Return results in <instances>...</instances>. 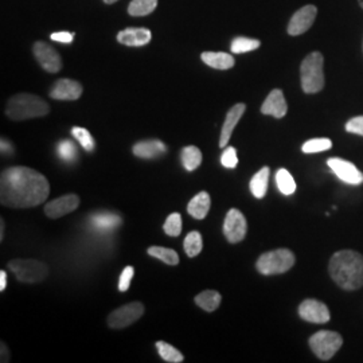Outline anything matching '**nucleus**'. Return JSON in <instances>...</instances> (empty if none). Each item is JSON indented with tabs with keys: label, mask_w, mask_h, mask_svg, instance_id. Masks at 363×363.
Masks as SVG:
<instances>
[{
	"label": "nucleus",
	"mask_w": 363,
	"mask_h": 363,
	"mask_svg": "<svg viewBox=\"0 0 363 363\" xmlns=\"http://www.w3.org/2000/svg\"><path fill=\"white\" fill-rule=\"evenodd\" d=\"M49 194V182L35 169L18 166L1 172L0 202L6 208H34L43 203Z\"/></svg>",
	"instance_id": "f257e3e1"
},
{
	"label": "nucleus",
	"mask_w": 363,
	"mask_h": 363,
	"mask_svg": "<svg viewBox=\"0 0 363 363\" xmlns=\"http://www.w3.org/2000/svg\"><path fill=\"white\" fill-rule=\"evenodd\" d=\"M330 274L337 286L355 291L363 286V256L354 250H339L330 259Z\"/></svg>",
	"instance_id": "f03ea898"
},
{
	"label": "nucleus",
	"mask_w": 363,
	"mask_h": 363,
	"mask_svg": "<svg viewBox=\"0 0 363 363\" xmlns=\"http://www.w3.org/2000/svg\"><path fill=\"white\" fill-rule=\"evenodd\" d=\"M50 112L49 104L35 94L21 93L10 99L6 115L13 121H23L28 118L46 116Z\"/></svg>",
	"instance_id": "7ed1b4c3"
},
{
	"label": "nucleus",
	"mask_w": 363,
	"mask_h": 363,
	"mask_svg": "<svg viewBox=\"0 0 363 363\" xmlns=\"http://www.w3.org/2000/svg\"><path fill=\"white\" fill-rule=\"evenodd\" d=\"M323 55L319 52L308 54L300 66L301 88L308 94L318 93L325 86V73H323Z\"/></svg>",
	"instance_id": "20e7f679"
},
{
	"label": "nucleus",
	"mask_w": 363,
	"mask_h": 363,
	"mask_svg": "<svg viewBox=\"0 0 363 363\" xmlns=\"http://www.w3.org/2000/svg\"><path fill=\"white\" fill-rule=\"evenodd\" d=\"M295 265V255L289 249H276L259 256L256 268L261 274L272 276L289 271Z\"/></svg>",
	"instance_id": "39448f33"
},
{
	"label": "nucleus",
	"mask_w": 363,
	"mask_h": 363,
	"mask_svg": "<svg viewBox=\"0 0 363 363\" xmlns=\"http://www.w3.org/2000/svg\"><path fill=\"white\" fill-rule=\"evenodd\" d=\"M9 269L21 283L27 284L40 283L49 274L48 265L38 259H13L9 262Z\"/></svg>",
	"instance_id": "423d86ee"
},
{
	"label": "nucleus",
	"mask_w": 363,
	"mask_h": 363,
	"mask_svg": "<svg viewBox=\"0 0 363 363\" xmlns=\"http://www.w3.org/2000/svg\"><path fill=\"white\" fill-rule=\"evenodd\" d=\"M342 345H343V339L334 331L322 330L310 337L311 350L322 361L331 359L342 347Z\"/></svg>",
	"instance_id": "0eeeda50"
},
{
	"label": "nucleus",
	"mask_w": 363,
	"mask_h": 363,
	"mask_svg": "<svg viewBox=\"0 0 363 363\" xmlns=\"http://www.w3.org/2000/svg\"><path fill=\"white\" fill-rule=\"evenodd\" d=\"M144 313V306L140 301L128 303L117 308L108 316V325L113 330L127 328L136 320H139Z\"/></svg>",
	"instance_id": "6e6552de"
},
{
	"label": "nucleus",
	"mask_w": 363,
	"mask_h": 363,
	"mask_svg": "<svg viewBox=\"0 0 363 363\" xmlns=\"http://www.w3.org/2000/svg\"><path fill=\"white\" fill-rule=\"evenodd\" d=\"M247 223L245 216L237 210L230 208L223 222V234L230 244L241 242L247 235Z\"/></svg>",
	"instance_id": "1a4fd4ad"
},
{
	"label": "nucleus",
	"mask_w": 363,
	"mask_h": 363,
	"mask_svg": "<svg viewBox=\"0 0 363 363\" xmlns=\"http://www.w3.org/2000/svg\"><path fill=\"white\" fill-rule=\"evenodd\" d=\"M298 315L303 320L316 325H323L331 319V315L325 303L315 298L304 300L298 307Z\"/></svg>",
	"instance_id": "9d476101"
},
{
	"label": "nucleus",
	"mask_w": 363,
	"mask_h": 363,
	"mask_svg": "<svg viewBox=\"0 0 363 363\" xmlns=\"http://www.w3.org/2000/svg\"><path fill=\"white\" fill-rule=\"evenodd\" d=\"M327 164L340 181L351 184V186H358L363 183L362 172L350 162L340 159V157H331V159H328Z\"/></svg>",
	"instance_id": "9b49d317"
},
{
	"label": "nucleus",
	"mask_w": 363,
	"mask_h": 363,
	"mask_svg": "<svg viewBox=\"0 0 363 363\" xmlns=\"http://www.w3.org/2000/svg\"><path fill=\"white\" fill-rule=\"evenodd\" d=\"M34 55L40 66L49 73H58L62 69V60L60 54L45 42H37L34 45Z\"/></svg>",
	"instance_id": "f8f14e48"
},
{
	"label": "nucleus",
	"mask_w": 363,
	"mask_h": 363,
	"mask_svg": "<svg viewBox=\"0 0 363 363\" xmlns=\"http://www.w3.org/2000/svg\"><path fill=\"white\" fill-rule=\"evenodd\" d=\"M316 15H318V9L315 6H304L303 9H300L298 11L294 13V16L289 21L288 34L296 37L306 33L315 22Z\"/></svg>",
	"instance_id": "ddd939ff"
},
{
	"label": "nucleus",
	"mask_w": 363,
	"mask_h": 363,
	"mask_svg": "<svg viewBox=\"0 0 363 363\" xmlns=\"http://www.w3.org/2000/svg\"><path fill=\"white\" fill-rule=\"evenodd\" d=\"M79 206V198L76 194H66L49 202L45 208V214L52 218L57 220L61 218L66 214L73 213Z\"/></svg>",
	"instance_id": "4468645a"
},
{
	"label": "nucleus",
	"mask_w": 363,
	"mask_h": 363,
	"mask_svg": "<svg viewBox=\"0 0 363 363\" xmlns=\"http://www.w3.org/2000/svg\"><path fill=\"white\" fill-rule=\"evenodd\" d=\"M82 85L74 81V79H69V78H62L58 79L54 85H52V91H50V97L54 100H62V101H74L78 100L82 94Z\"/></svg>",
	"instance_id": "2eb2a0df"
},
{
	"label": "nucleus",
	"mask_w": 363,
	"mask_h": 363,
	"mask_svg": "<svg viewBox=\"0 0 363 363\" xmlns=\"http://www.w3.org/2000/svg\"><path fill=\"white\" fill-rule=\"evenodd\" d=\"M152 38L151 31L144 27H130L117 34V40L121 45L130 46V48H139L145 46L150 43Z\"/></svg>",
	"instance_id": "dca6fc26"
},
{
	"label": "nucleus",
	"mask_w": 363,
	"mask_h": 363,
	"mask_svg": "<svg viewBox=\"0 0 363 363\" xmlns=\"http://www.w3.org/2000/svg\"><path fill=\"white\" fill-rule=\"evenodd\" d=\"M286 112H288V105H286L284 93L280 89H273L261 106V113L269 115L276 118H283L286 116Z\"/></svg>",
	"instance_id": "f3484780"
},
{
	"label": "nucleus",
	"mask_w": 363,
	"mask_h": 363,
	"mask_svg": "<svg viewBox=\"0 0 363 363\" xmlns=\"http://www.w3.org/2000/svg\"><path fill=\"white\" fill-rule=\"evenodd\" d=\"M245 109H247V105L245 104H235L233 108H230V111L228 112L226 118H225V123L222 125V130H220V148H225L232 135H233V130L238 121L241 120V117L244 116L245 113Z\"/></svg>",
	"instance_id": "a211bd4d"
},
{
	"label": "nucleus",
	"mask_w": 363,
	"mask_h": 363,
	"mask_svg": "<svg viewBox=\"0 0 363 363\" xmlns=\"http://www.w3.org/2000/svg\"><path fill=\"white\" fill-rule=\"evenodd\" d=\"M132 151H133V155L138 157L155 159L159 156L164 155L167 152V147L160 140H143L135 144Z\"/></svg>",
	"instance_id": "6ab92c4d"
},
{
	"label": "nucleus",
	"mask_w": 363,
	"mask_h": 363,
	"mask_svg": "<svg viewBox=\"0 0 363 363\" xmlns=\"http://www.w3.org/2000/svg\"><path fill=\"white\" fill-rule=\"evenodd\" d=\"M121 217L112 211H99L91 217V225L94 230L111 232L121 225Z\"/></svg>",
	"instance_id": "aec40b11"
},
{
	"label": "nucleus",
	"mask_w": 363,
	"mask_h": 363,
	"mask_svg": "<svg viewBox=\"0 0 363 363\" xmlns=\"http://www.w3.org/2000/svg\"><path fill=\"white\" fill-rule=\"evenodd\" d=\"M210 206H211L210 195L206 191H201L199 194L195 195L194 198L189 202L187 211L195 220H203L208 216Z\"/></svg>",
	"instance_id": "412c9836"
},
{
	"label": "nucleus",
	"mask_w": 363,
	"mask_h": 363,
	"mask_svg": "<svg viewBox=\"0 0 363 363\" xmlns=\"http://www.w3.org/2000/svg\"><path fill=\"white\" fill-rule=\"evenodd\" d=\"M201 58L206 65L217 70H228L234 66L233 55L228 52H202Z\"/></svg>",
	"instance_id": "4be33fe9"
},
{
	"label": "nucleus",
	"mask_w": 363,
	"mask_h": 363,
	"mask_svg": "<svg viewBox=\"0 0 363 363\" xmlns=\"http://www.w3.org/2000/svg\"><path fill=\"white\" fill-rule=\"evenodd\" d=\"M269 174L271 169L269 167H264L259 169L256 175L250 179V191L256 198H264L268 190V182H269Z\"/></svg>",
	"instance_id": "5701e85b"
},
{
	"label": "nucleus",
	"mask_w": 363,
	"mask_h": 363,
	"mask_svg": "<svg viewBox=\"0 0 363 363\" xmlns=\"http://www.w3.org/2000/svg\"><path fill=\"white\" fill-rule=\"evenodd\" d=\"M222 296L217 291H203L195 296V303L198 307L206 312L216 311L220 307Z\"/></svg>",
	"instance_id": "b1692460"
},
{
	"label": "nucleus",
	"mask_w": 363,
	"mask_h": 363,
	"mask_svg": "<svg viewBox=\"0 0 363 363\" xmlns=\"http://www.w3.org/2000/svg\"><path fill=\"white\" fill-rule=\"evenodd\" d=\"M181 159L184 169L187 171H194L202 163V152L195 145H187L182 150Z\"/></svg>",
	"instance_id": "393cba45"
},
{
	"label": "nucleus",
	"mask_w": 363,
	"mask_h": 363,
	"mask_svg": "<svg viewBox=\"0 0 363 363\" xmlns=\"http://www.w3.org/2000/svg\"><path fill=\"white\" fill-rule=\"evenodd\" d=\"M276 183L281 194L292 195L296 191V182L288 169H280L276 172Z\"/></svg>",
	"instance_id": "a878e982"
},
{
	"label": "nucleus",
	"mask_w": 363,
	"mask_h": 363,
	"mask_svg": "<svg viewBox=\"0 0 363 363\" xmlns=\"http://www.w3.org/2000/svg\"><path fill=\"white\" fill-rule=\"evenodd\" d=\"M156 350L159 355L163 358V361L169 363H182L184 361V357L181 351L171 346L167 342H157L156 343Z\"/></svg>",
	"instance_id": "bb28decb"
},
{
	"label": "nucleus",
	"mask_w": 363,
	"mask_h": 363,
	"mask_svg": "<svg viewBox=\"0 0 363 363\" xmlns=\"http://www.w3.org/2000/svg\"><path fill=\"white\" fill-rule=\"evenodd\" d=\"M148 255L155 259L163 261L167 265H178L179 264V256L174 249L162 247H148Z\"/></svg>",
	"instance_id": "cd10ccee"
},
{
	"label": "nucleus",
	"mask_w": 363,
	"mask_h": 363,
	"mask_svg": "<svg viewBox=\"0 0 363 363\" xmlns=\"http://www.w3.org/2000/svg\"><path fill=\"white\" fill-rule=\"evenodd\" d=\"M157 6V0H132L128 6L130 16H145L152 13Z\"/></svg>",
	"instance_id": "c85d7f7f"
},
{
	"label": "nucleus",
	"mask_w": 363,
	"mask_h": 363,
	"mask_svg": "<svg viewBox=\"0 0 363 363\" xmlns=\"http://www.w3.org/2000/svg\"><path fill=\"white\" fill-rule=\"evenodd\" d=\"M184 252L189 257H196L202 252V234L199 232H190L184 240Z\"/></svg>",
	"instance_id": "c756f323"
},
{
	"label": "nucleus",
	"mask_w": 363,
	"mask_h": 363,
	"mask_svg": "<svg viewBox=\"0 0 363 363\" xmlns=\"http://www.w3.org/2000/svg\"><path fill=\"white\" fill-rule=\"evenodd\" d=\"M259 48V39L245 38V37H237L232 40L230 49L234 54H242V52H253Z\"/></svg>",
	"instance_id": "7c9ffc66"
},
{
	"label": "nucleus",
	"mask_w": 363,
	"mask_h": 363,
	"mask_svg": "<svg viewBox=\"0 0 363 363\" xmlns=\"http://www.w3.org/2000/svg\"><path fill=\"white\" fill-rule=\"evenodd\" d=\"M333 147V142L330 139L320 138V139H311L308 142L303 144L301 151L304 154H316V152H323Z\"/></svg>",
	"instance_id": "2f4dec72"
},
{
	"label": "nucleus",
	"mask_w": 363,
	"mask_h": 363,
	"mask_svg": "<svg viewBox=\"0 0 363 363\" xmlns=\"http://www.w3.org/2000/svg\"><path fill=\"white\" fill-rule=\"evenodd\" d=\"M58 157L65 163H73L77 157V148L70 140H62L57 145Z\"/></svg>",
	"instance_id": "473e14b6"
},
{
	"label": "nucleus",
	"mask_w": 363,
	"mask_h": 363,
	"mask_svg": "<svg viewBox=\"0 0 363 363\" xmlns=\"http://www.w3.org/2000/svg\"><path fill=\"white\" fill-rule=\"evenodd\" d=\"M72 133L86 152H91L94 150V139H93L89 130L81 128V127H74L72 130Z\"/></svg>",
	"instance_id": "72a5a7b5"
},
{
	"label": "nucleus",
	"mask_w": 363,
	"mask_h": 363,
	"mask_svg": "<svg viewBox=\"0 0 363 363\" xmlns=\"http://www.w3.org/2000/svg\"><path fill=\"white\" fill-rule=\"evenodd\" d=\"M164 233L169 237H178L182 233V217L179 213H172L163 225Z\"/></svg>",
	"instance_id": "f704fd0d"
},
{
	"label": "nucleus",
	"mask_w": 363,
	"mask_h": 363,
	"mask_svg": "<svg viewBox=\"0 0 363 363\" xmlns=\"http://www.w3.org/2000/svg\"><path fill=\"white\" fill-rule=\"evenodd\" d=\"M220 163L226 169H235L238 164L237 150L234 147H225V151L220 156Z\"/></svg>",
	"instance_id": "c9c22d12"
},
{
	"label": "nucleus",
	"mask_w": 363,
	"mask_h": 363,
	"mask_svg": "<svg viewBox=\"0 0 363 363\" xmlns=\"http://www.w3.org/2000/svg\"><path fill=\"white\" fill-rule=\"evenodd\" d=\"M133 274H135V269L132 267H125L123 269V272L120 274V280H118V291L120 292L128 291Z\"/></svg>",
	"instance_id": "e433bc0d"
},
{
	"label": "nucleus",
	"mask_w": 363,
	"mask_h": 363,
	"mask_svg": "<svg viewBox=\"0 0 363 363\" xmlns=\"http://www.w3.org/2000/svg\"><path fill=\"white\" fill-rule=\"evenodd\" d=\"M346 130L363 136V116L354 117L347 121Z\"/></svg>",
	"instance_id": "4c0bfd02"
},
{
	"label": "nucleus",
	"mask_w": 363,
	"mask_h": 363,
	"mask_svg": "<svg viewBox=\"0 0 363 363\" xmlns=\"http://www.w3.org/2000/svg\"><path fill=\"white\" fill-rule=\"evenodd\" d=\"M73 38H74V34L69 33V31H57V33H52V40L62 42V43H70Z\"/></svg>",
	"instance_id": "58836bf2"
},
{
	"label": "nucleus",
	"mask_w": 363,
	"mask_h": 363,
	"mask_svg": "<svg viewBox=\"0 0 363 363\" xmlns=\"http://www.w3.org/2000/svg\"><path fill=\"white\" fill-rule=\"evenodd\" d=\"M0 147H1V154H13V147H11V144L9 143L7 140H4V139H1V143H0Z\"/></svg>",
	"instance_id": "ea45409f"
},
{
	"label": "nucleus",
	"mask_w": 363,
	"mask_h": 363,
	"mask_svg": "<svg viewBox=\"0 0 363 363\" xmlns=\"http://www.w3.org/2000/svg\"><path fill=\"white\" fill-rule=\"evenodd\" d=\"M7 286V273L0 271V291H4Z\"/></svg>",
	"instance_id": "a19ab883"
},
{
	"label": "nucleus",
	"mask_w": 363,
	"mask_h": 363,
	"mask_svg": "<svg viewBox=\"0 0 363 363\" xmlns=\"http://www.w3.org/2000/svg\"><path fill=\"white\" fill-rule=\"evenodd\" d=\"M1 362H9V350L4 343H1Z\"/></svg>",
	"instance_id": "79ce46f5"
},
{
	"label": "nucleus",
	"mask_w": 363,
	"mask_h": 363,
	"mask_svg": "<svg viewBox=\"0 0 363 363\" xmlns=\"http://www.w3.org/2000/svg\"><path fill=\"white\" fill-rule=\"evenodd\" d=\"M1 235H0V240H3V232H4V225H3V220H1Z\"/></svg>",
	"instance_id": "37998d69"
},
{
	"label": "nucleus",
	"mask_w": 363,
	"mask_h": 363,
	"mask_svg": "<svg viewBox=\"0 0 363 363\" xmlns=\"http://www.w3.org/2000/svg\"><path fill=\"white\" fill-rule=\"evenodd\" d=\"M106 4H112V3H116L117 0H104Z\"/></svg>",
	"instance_id": "c03bdc74"
},
{
	"label": "nucleus",
	"mask_w": 363,
	"mask_h": 363,
	"mask_svg": "<svg viewBox=\"0 0 363 363\" xmlns=\"http://www.w3.org/2000/svg\"><path fill=\"white\" fill-rule=\"evenodd\" d=\"M359 4H361V7L363 9V0H359Z\"/></svg>",
	"instance_id": "a18cd8bd"
}]
</instances>
